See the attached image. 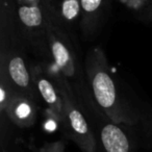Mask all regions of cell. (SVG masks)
Here are the masks:
<instances>
[{
	"label": "cell",
	"mask_w": 152,
	"mask_h": 152,
	"mask_svg": "<svg viewBox=\"0 0 152 152\" xmlns=\"http://www.w3.org/2000/svg\"><path fill=\"white\" fill-rule=\"evenodd\" d=\"M97 152H133V143L124 124L113 122L103 114L93 115Z\"/></svg>",
	"instance_id": "cell-5"
},
{
	"label": "cell",
	"mask_w": 152,
	"mask_h": 152,
	"mask_svg": "<svg viewBox=\"0 0 152 152\" xmlns=\"http://www.w3.org/2000/svg\"><path fill=\"white\" fill-rule=\"evenodd\" d=\"M30 70L39 97L46 103L49 110L61 125L64 119V103L58 89L44 71L40 61L31 64Z\"/></svg>",
	"instance_id": "cell-6"
},
{
	"label": "cell",
	"mask_w": 152,
	"mask_h": 152,
	"mask_svg": "<svg viewBox=\"0 0 152 152\" xmlns=\"http://www.w3.org/2000/svg\"><path fill=\"white\" fill-rule=\"evenodd\" d=\"M43 0H17V4H36Z\"/></svg>",
	"instance_id": "cell-12"
},
{
	"label": "cell",
	"mask_w": 152,
	"mask_h": 152,
	"mask_svg": "<svg viewBox=\"0 0 152 152\" xmlns=\"http://www.w3.org/2000/svg\"><path fill=\"white\" fill-rule=\"evenodd\" d=\"M53 15V21L70 34L80 24V0H54Z\"/></svg>",
	"instance_id": "cell-10"
},
{
	"label": "cell",
	"mask_w": 152,
	"mask_h": 152,
	"mask_svg": "<svg viewBox=\"0 0 152 152\" xmlns=\"http://www.w3.org/2000/svg\"><path fill=\"white\" fill-rule=\"evenodd\" d=\"M110 0H80L81 19L79 27L83 37L91 39L99 34Z\"/></svg>",
	"instance_id": "cell-7"
},
{
	"label": "cell",
	"mask_w": 152,
	"mask_h": 152,
	"mask_svg": "<svg viewBox=\"0 0 152 152\" xmlns=\"http://www.w3.org/2000/svg\"><path fill=\"white\" fill-rule=\"evenodd\" d=\"M85 69L94 102L102 114L119 124H137L139 115L121 94L101 47H93L88 51Z\"/></svg>",
	"instance_id": "cell-1"
},
{
	"label": "cell",
	"mask_w": 152,
	"mask_h": 152,
	"mask_svg": "<svg viewBox=\"0 0 152 152\" xmlns=\"http://www.w3.org/2000/svg\"><path fill=\"white\" fill-rule=\"evenodd\" d=\"M61 95L64 103L61 127L66 137L74 142L81 152H97L95 131L76 96L72 91L64 92Z\"/></svg>",
	"instance_id": "cell-3"
},
{
	"label": "cell",
	"mask_w": 152,
	"mask_h": 152,
	"mask_svg": "<svg viewBox=\"0 0 152 152\" xmlns=\"http://www.w3.org/2000/svg\"><path fill=\"white\" fill-rule=\"evenodd\" d=\"M147 18H148V20L152 21V0H150L149 5H148V9H147Z\"/></svg>",
	"instance_id": "cell-13"
},
{
	"label": "cell",
	"mask_w": 152,
	"mask_h": 152,
	"mask_svg": "<svg viewBox=\"0 0 152 152\" xmlns=\"http://www.w3.org/2000/svg\"><path fill=\"white\" fill-rule=\"evenodd\" d=\"M25 50L26 47L21 40L9 48L0 49V68L5 70L16 91L37 101L40 97L34 87Z\"/></svg>",
	"instance_id": "cell-4"
},
{
	"label": "cell",
	"mask_w": 152,
	"mask_h": 152,
	"mask_svg": "<svg viewBox=\"0 0 152 152\" xmlns=\"http://www.w3.org/2000/svg\"><path fill=\"white\" fill-rule=\"evenodd\" d=\"M66 144L63 141L46 143L40 149V152H65Z\"/></svg>",
	"instance_id": "cell-11"
},
{
	"label": "cell",
	"mask_w": 152,
	"mask_h": 152,
	"mask_svg": "<svg viewBox=\"0 0 152 152\" xmlns=\"http://www.w3.org/2000/svg\"><path fill=\"white\" fill-rule=\"evenodd\" d=\"M5 118L20 128H29L36 123L37 101L16 91L1 122H4Z\"/></svg>",
	"instance_id": "cell-8"
},
{
	"label": "cell",
	"mask_w": 152,
	"mask_h": 152,
	"mask_svg": "<svg viewBox=\"0 0 152 152\" xmlns=\"http://www.w3.org/2000/svg\"><path fill=\"white\" fill-rule=\"evenodd\" d=\"M47 39L52 59L68 80L83 110L92 115L102 114L94 102L87 76L83 73L70 34L51 19L47 25Z\"/></svg>",
	"instance_id": "cell-2"
},
{
	"label": "cell",
	"mask_w": 152,
	"mask_h": 152,
	"mask_svg": "<svg viewBox=\"0 0 152 152\" xmlns=\"http://www.w3.org/2000/svg\"><path fill=\"white\" fill-rule=\"evenodd\" d=\"M17 0H0V49L21 40L17 26Z\"/></svg>",
	"instance_id": "cell-9"
}]
</instances>
